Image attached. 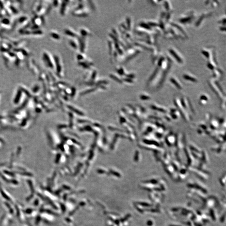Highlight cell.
I'll list each match as a JSON object with an SVG mask.
<instances>
[{
    "mask_svg": "<svg viewBox=\"0 0 226 226\" xmlns=\"http://www.w3.org/2000/svg\"><path fill=\"white\" fill-rule=\"evenodd\" d=\"M118 72L119 74H120V75H123L124 73V70H123L122 68H121L119 70H118Z\"/></svg>",
    "mask_w": 226,
    "mask_h": 226,
    "instance_id": "15",
    "label": "cell"
},
{
    "mask_svg": "<svg viewBox=\"0 0 226 226\" xmlns=\"http://www.w3.org/2000/svg\"><path fill=\"white\" fill-rule=\"evenodd\" d=\"M184 77V78H185V79H186V80H190V81H196V79H194V78L193 77H190V76H188V75H184L183 76Z\"/></svg>",
    "mask_w": 226,
    "mask_h": 226,
    "instance_id": "10",
    "label": "cell"
},
{
    "mask_svg": "<svg viewBox=\"0 0 226 226\" xmlns=\"http://www.w3.org/2000/svg\"><path fill=\"white\" fill-rule=\"evenodd\" d=\"M65 34H66L67 35H69V36H72V37H75L76 36H77V35L74 33L73 32H72L71 31H70L68 29H66L65 31Z\"/></svg>",
    "mask_w": 226,
    "mask_h": 226,
    "instance_id": "6",
    "label": "cell"
},
{
    "mask_svg": "<svg viewBox=\"0 0 226 226\" xmlns=\"http://www.w3.org/2000/svg\"><path fill=\"white\" fill-rule=\"evenodd\" d=\"M51 8H52V6L50 5V6H49L48 8H47V10L46 11V14H48L49 12L51 10Z\"/></svg>",
    "mask_w": 226,
    "mask_h": 226,
    "instance_id": "17",
    "label": "cell"
},
{
    "mask_svg": "<svg viewBox=\"0 0 226 226\" xmlns=\"http://www.w3.org/2000/svg\"><path fill=\"white\" fill-rule=\"evenodd\" d=\"M70 45H71L72 47L76 49L77 48V46L76 44L75 43V42L72 41H70Z\"/></svg>",
    "mask_w": 226,
    "mask_h": 226,
    "instance_id": "12",
    "label": "cell"
},
{
    "mask_svg": "<svg viewBox=\"0 0 226 226\" xmlns=\"http://www.w3.org/2000/svg\"><path fill=\"white\" fill-rule=\"evenodd\" d=\"M90 3L89 4H90V6H91V7L93 9L95 10V8L94 5H93V3H92V2H91V1H90Z\"/></svg>",
    "mask_w": 226,
    "mask_h": 226,
    "instance_id": "19",
    "label": "cell"
},
{
    "mask_svg": "<svg viewBox=\"0 0 226 226\" xmlns=\"http://www.w3.org/2000/svg\"><path fill=\"white\" fill-rule=\"evenodd\" d=\"M110 77H111L112 79L116 80V81H117L119 83H121V81L120 80V79L118 78V77H117L115 75H113L112 74H111V75H110Z\"/></svg>",
    "mask_w": 226,
    "mask_h": 226,
    "instance_id": "9",
    "label": "cell"
},
{
    "mask_svg": "<svg viewBox=\"0 0 226 226\" xmlns=\"http://www.w3.org/2000/svg\"><path fill=\"white\" fill-rule=\"evenodd\" d=\"M75 16L79 17H86L88 16V14L85 13H83L79 14H76Z\"/></svg>",
    "mask_w": 226,
    "mask_h": 226,
    "instance_id": "14",
    "label": "cell"
},
{
    "mask_svg": "<svg viewBox=\"0 0 226 226\" xmlns=\"http://www.w3.org/2000/svg\"><path fill=\"white\" fill-rule=\"evenodd\" d=\"M50 36L54 38L55 39H56V40H58V39H60V36L58 34H56V33H54V32L51 33L50 34Z\"/></svg>",
    "mask_w": 226,
    "mask_h": 226,
    "instance_id": "7",
    "label": "cell"
},
{
    "mask_svg": "<svg viewBox=\"0 0 226 226\" xmlns=\"http://www.w3.org/2000/svg\"><path fill=\"white\" fill-rule=\"evenodd\" d=\"M79 43L80 44V51H81L82 52H84V49H85V43L84 41H83V39H79Z\"/></svg>",
    "mask_w": 226,
    "mask_h": 226,
    "instance_id": "4",
    "label": "cell"
},
{
    "mask_svg": "<svg viewBox=\"0 0 226 226\" xmlns=\"http://www.w3.org/2000/svg\"><path fill=\"white\" fill-rule=\"evenodd\" d=\"M81 34L83 36H86L88 35V33L85 30H81Z\"/></svg>",
    "mask_w": 226,
    "mask_h": 226,
    "instance_id": "13",
    "label": "cell"
},
{
    "mask_svg": "<svg viewBox=\"0 0 226 226\" xmlns=\"http://www.w3.org/2000/svg\"><path fill=\"white\" fill-rule=\"evenodd\" d=\"M170 52L178 62H180V63L182 62V60H181V59L180 58V57H179V56L177 55L176 53L175 52V51H173V50H172V49H170Z\"/></svg>",
    "mask_w": 226,
    "mask_h": 226,
    "instance_id": "3",
    "label": "cell"
},
{
    "mask_svg": "<svg viewBox=\"0 0 226 226\" xmlns=\"http://www.w3.org/2000/svg\"><path fill=\"white\" fill-rule=\"evenodd\" d=\"M79 65L82 66L83 68H86V69H89V68H90L89 66V65L87 64L86 63H85V62H79Z\"/></svg>",
    "mask_w": 226,
    "mask_h": 226,
    "instance_id": "8",
    "label": "cell"
},
{
    "mask_svg": "<svg viewBox=\"0 0 226 226\" xmlns=\"http://www.w3.org/2000/svg\"><path fill=\"white\" fill-rule=\"evenodd\" d=\"M54 59H55V62L56 65V70H57L56 71L58 73H60L61 71V67L60 64L59 59L58 57L56 56H54Z\"/></svg>",
    "mask_w": 226,
    "mask_h": 226,
    "instance_id": "2",
    "label": "cell"
},
{
    "mask_svg": "<svg viewBox=\"0 0 226 226\" xmlns=\"http://www.w3.org/2000/svg\"><path fill=\"white\" fill-rule=\"evenodd\" d=\"M55 2H56V3H55V1L53 2V3H54V4H53V5H54V6H57L58 4V1H55Z\"/></svg>",
    "mask_w": 226,
    "mask_h": 226,
    "instance_id": "21",
    "label": "cell"
},
{
    "mask_svg": "<svg viewBox=\"0 0 226 226\" xmlns=\"http://www.w3.org/2000/svg\"><path fill=\"white\" fill-rule=\"evenodd\" d=\"M96 73H96V71H95L93 72V73L92 76H91V78H92V79H94L95 78V77H96Z\"/></svg>",
    "mask_w": 226,
    "mask_h": 226,
    "instance_id": "16",
    "label": "cell"
},
{
    "mask_svg": "<svg viewBox=\"0 0 226 226\" xmlns=\"http://www.w3.org/2000/svg\"><path fill=\"white\" fill-rule=\"evenodd\" d=\"M171 81L172 82L174 83V84H175V85L177 87V88H179V89H181V87H180V85L178 84V83H177V82L175 81V79H173L172 78L171 79Z\"/></svg>",
    "mask_w": 226,
    "mask_h": 226,
    "instance_id": "11",
    "label": "cell"
},
{
    "mask_svg": "<svg viewBox=\"0 0 226 226\" xmlns=\"http://www.w3.org/2000/svg\"><path fill=\"white\" fill-rule=\"evenodd\" d=\"M42 59L46 66L48 68L52 69L54 66L52 62L51 61V59L47 53L46 52L43 53L42 55Z\"/></svg>",
    "mask_w": 226,
    "mask_h": 226,
    "instance_id": "1",
    "label": "cell"
},
{
    "mask_svg": "<svg viewBox=\"0 0 226 226\" xmlns=\"http://www.w3.org/2000/svg\"><path fill=\"white\" fill-rule=\"evenodd\" d=\"M68 1H64L62 3V5L61 6V8L60 9V13L62 15H64L65 14V11L66 8V5H67V2Z\"/></svg>",
    "mask_w": 226,
    "mask_h": 226,
    "instance_id": "5",
    "label": "cell"
},
{
    "mask_svg": "<svg viewBox=\"0 0 226 226\" xmlns=\"http://www.w3.org/2000/svg\"><path fill=\"white\" fill-rule=\"evenodd\" d=\"M83 8V5L82 4H80L79 5V6H78V7L76 8V9H81V8Z\"/></svg>",
    "mask_w": 226,
    "mask_h": 226,
    "instance_id": "20",
    "label": "cell"
},
{
    "mask_svg": "<svg viewBox=\"0 0 226 226\" xmlns=\"http://www.w3.org/2000/svg\"><path fill=\"white\" fill-rule=\"evenodd\" d=\"M77 59H78V60H83V56L81 55H77Z\"/></svg>",
    "mask_w": 226,
    "mask_h": 226,
    "instance_id": "18",
    "label": "cell"
}]
</instances>
